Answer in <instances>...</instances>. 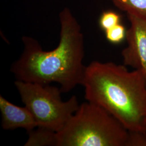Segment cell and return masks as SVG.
Instances as JSON below:
<instances>
[{
    "instance_id": "cell-1",
    "label": "cell",
    "mask_w": 146,
    "mask_h": 146,
    "mask_svg": "<svg viewBox=\"0 0 146 146\" xmlns=\"http://www.w3.org/2000/svg\"><path fill=\"white\" fill-rule=\"evenodd\" d=\"M60 42L55 49L44 51L35 38L22 37L23 50L11 67L16 80L60 84L62 93L82 85L86 67L84 37L81 26L72 11L64 8L59 14Z\"/></svg>"
},
{
    "instance_id": "cell-2",
    "label": "cell",
    "mask_w": 146,
    "mask_h": 146,
    "mask_svg": "<svg viewBox=\"0 0 146 146\" xmlns=\"http://www.w3.org/2000/svg\"><path fill=\"white\" fill-rule=\"evenodd\" d=\"M125 65L94 61L86 67L82 85L86 100L99 106L128 131L146 132V81Z\"/></svg>"
},
{
    "instance_id": "cell-3",
    "label": "cell",
    "mask_w": 146,
    "mask_h": 146,
    "mask_svg": "<svg viewBox=\"0 0 146 146\" xmlns=\"http://www.w3.org/2000/svg\"><path fill=\"white\" fill-rule=\"evenodd\" d=\"M128 135L114 116L87 101L57 133L58 146H126Z\"/></svg>"
},
{
    "instance_id": "cell-4",
    "label": "cell",
    "mask_w": 146,
    "mask_h": 146,
    "mask_svg": "<svg viewBox=\"0 0 146 146\" xmlns=\"http://www.w3.org/2000/svg\"><path fill=\"white\" fill-rule=\"evenodd\" d=\"M15 86L22 102L36 120L37 127L58 133L80 106L76 96L63 101L60 88L50 84L16 80Z\"/></svg>"
},
{
    "instance_id": "cell-5",
    "label": "cell",
    "mask_w": 146,
    "mask_h": 146,
    "mask_svg": "<svg viewBox=\"0 0 146 146\" xmlns=\"http://www.w3.org/2000/svg\"><path fill=\"white\" fill-rule=\"evenodd\" d=\"M131 26L127 31V46L121 52L123 64L139 71L146 81V21L128 16Z\"/></svg>"
},
{
    "instance_id": "cell-6",
    "label": "cell",
    "mask_w": 146,
    "mask_h": 146,
    "mask_svg": "<svg viewBox=\"0 0 146 146\" xmlns=\"http://www.w3.org/2000/svg\"><path fill=\"white\" fill-rule=\"evenodd\" d=\"M0 111L2 127L5 130L23 128L29 132L38 126L33 115L26 107L17 106L1 95Z\"/></svg>"
},
{
    "instance_id": "cell-7",
    "label": "cell",
    "mask_w": 146,
    "mask_h": 146,
    "mask_svg": "<svg viewBox=\"0 0 146 146\" xmlns=\"http://www.w3.org/2000/svg\"><path fill=\"white\" fill-rule=\"evenodd\" d=\"M25 146H58L57 133L44 127H37L28 132Z\"/></svg>"
},
{
    "instance_id": "cell-8",
    "label": "cell",
    "mask_w": 146,
    "mask_h": 146,
    "mask_svg": "<svg viewBox=\"0 0 146 146\" xmlns=\"http://www.w3.org/2000/svg\"><path fill=\"white\" fill-rule=\"evenodd\" d=\"M128 16L146 21V0H110Z\"/></svg>"
},
{
    "instance_id": "cell-9",
    "label": "cell",
    "mask_w": 146,
    "mask_h": 146,
    "mask_svg": "<svg viewBox=\"0 0 146 146\" xmlns=\"http://www.w3.org/2000/svg\"><path fill=\"white\" fill-rule=\"evenodd\" d=\"M107 40L114 44H119L126 38L127 31L121 23L104 31Z\"/></svg>"
},
{
    "instance_id": "cell-10",
    "label": "cell",
    "mask_w": 146,
    "mask_h": 146,
    "mask_svg": "<svg viewBox=\"0 0 146 146\" xmlns=\"http://www.w3.org/2000/svg\"><path fill=\"white\" fill-rule=\"evenodd\" d=\"M121 23V16L113 11H106L100 17L99 26L104 31Z\"/></svg>"
},
{
    "instance_id": "cell-11",
    "label": "cell",
    "mask_w": 146,
    "mask_h": 146,
    "mask_svg": "<svg viewBox=\"0 0 146 146\" xmlns=\"http://www.w3.org/2000/svg\"><path fill=\"white\" fill-rule=\"evenodd\" d=\"M126 146H146V132L129 131Z\"/></svg>"
}]
</instances>
